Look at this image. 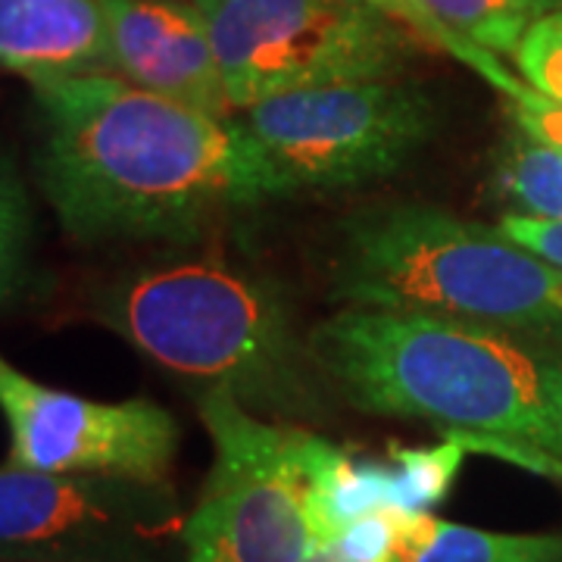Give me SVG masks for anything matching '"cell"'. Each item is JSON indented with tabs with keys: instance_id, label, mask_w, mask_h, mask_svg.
Masks as SVG:
<instances>
[{
	"instance_id": "cell-15",
	"label": "cell",
	"mask_w": 562,
	"mask_h": 562,
	"mask_svg": "<svg viewBox=\"0 0 562 562\" xmlns=\"http://www.w3.org/2000/svg\"><path fill=\"white\" fill-rule=\"evenodd\" d=\"M465 63L482 72L484 79L491 81L494 88H501L503 98L509 101V116L513 122L525 128L531 138L543 140L547 147L560 150L562 154V106L550 98H543L541 91H535L525 79H516L513 72H506L501 63H497V54H487L482 47L469 50Z\"/></svg>"
},
{
	"instance_id": "cell-6",
	"label": "cell",
	"mask_w": 562,
	"mask_h": 562,
	"mask_svg": "<svg viewBox=\"0 0 562 562\" xmlns=\"http://www.w3.org/2000/svg\"><path fill=\"white\" fill-rule=\"evenodd\" d=\"M210 25L228 98H266L401 76L409 35L394 0H194Z\"/></svg>"
},
{
	"instance_id": "cell-20",
	"label": "cell",
	"mask_w": 562,
	"mask_h": 562,
	"mask_svg": "<svg viewBox=\"0 0 562 562\" xmlns=\"http://www.w3.org/2000/svg\"><path fill=\"white\" fill-rule=\"evenodd\" d=\"M303 562H362L357 560V557H350L347 550H344L341 543L335 541V543H328V547H319L313 557H306Z\"/></svg>"
},
{
	"instance_id": "cell-10",
	"label": "cell",
	"mask_w": 562,
	"mask_h": 562,
	"mask_svg": "<svg viewBox=\"0 0 562 562\" xmlns=\"http://www.w3.org/2000/svg\"><path fill=\"white\" fill-rule=\"evenodd\" d=\"M110 72L160 98L235 120L210 25L194 0H103Z\"/></svg>"
},
{
	"instance_id": "cell-17",
	"label": "cell",
	"mask_w": 562,
	"mask_h": 562,
	"mask_svg": "<svg viewBox=\"0 0 562 562\" xmlns=\"http://www.w3.org/2000/svg\"><path fill=\"white\" fill-rule=\"evenodd\" d=\"M513 63L535 91L562 106V10L541 13L513 50Z\"/></svg>"
},
{
	"instance_id": "cell-7",
	"label": "cell",
	"mask_w": 562,
	"mask_h": 562,
	"mask_svg": "<svg viewBox=\"0 0 562 562\" xmlns=\"http://www.w3.org/2000/svg\"><path fill=\"white\" fill-rule=\"evenodd\" d=\"M284 191H338L397 172L438 125L435 101L397 76L266 98L238 113Z\"/></svg>"
},
{
	"instance_id": "cell-19",
	"label": "cell",
	"mask_w": 562,
	"mask_h": 562,
	"mask_svg": "<svg viewBox=\"0 0 562 562\" xmlns=\"http://www.w3.org/2000/svg\"><path fill=\"white\" fill-rule=\"evenodd\" d=\"M501 232L506 238L531 250L538 260L553 266L562 272V220H541V216H522V213H506L501 222Z\"/></svg>"
},
{
	"instance_id": "cell-16",
	"label": "cell",
	"mask_w": 562,
	"mask_h": 562,
	"mask_svg": "<svg viewBox=\"0 0 562 562\" xmlns=\"http://www.w3.org/2000/svg\"><path fill=\"white\" fill-rule=\"evenodd\" d=\"M32 244V206L20 176L0 157V306L20 288Z\"/></svg>"
},
{
	"instance_id": "cell-1",
	"label": "cell",
	"mask_w": 562,
	"mask_h": 562,
	"mask_svg": "<svg viewBox=\"0 0 562 562\" xmlns=\"http://www.w3.org/2000/svg\"><path fill=\"white\" fill-rule=\"evenodd\" d=\"M35 176L76 241H194L228 213L288 194L238 116H210L113 72L35 85Z\"/></svg>"
},
{
	"instance_id": "cell-18",
	"label": "cell",
	"mask_w": 562,
	"mask_h": 562,
	"mask_svg": "<svg viewBox=\"0 0 562 562\" xmlns=\"http://www.w3.org/2000/svg\"><path fill=\"white\" fill-rule=\"evenodd\" d=\"M403 472L397 475L401 497L406 509H425L447 491L460 465V450L443 447L435 453H403Z\"/></svg>"
},
{
	"instance_id": "cell-2",
	"label": "cell",
	"mask_w": 562,
	"mask_h": 562,
	"mask_svg": "<svg viewBox=\"0 0 562 562\" xmlns=\"http://www.w3.org/2000/svg\"><path fill=\"white\" fill-rule=\"evenodd\" d=\"M322 379L372 416L431 422L562 482V353L475 322L347 306L310 331Z\"/></svg>"
},
{
	"instance_id": "cell-5",
	"label": "cell",
	"mask_w": 562,
	"mask_h": 562,
	"mask_svg": "<svg viewBox=\"0 0 562 562\" xmlns=\"http://www.w3.org/2000/svg\"><path fill=\"white\" fill-rule=\"evenodd\" d=\"M198 409L216 462L181 525L188 562H303L338 541L328 494L347 453L301 425L260 419L228 391H201Z\"/></svg>"
},
{
	"instance_id": "cell-11",
	"label": "cell",
	"mask_w": 562,
	"mask_h": 562,
	"mask_svg": "<svg viewBox=\"0 0 562 562\" xmlns=\"http://www.w3.org/2000/svg\"><path fill=\"white\" fill-rule=\"evenodd\" d=\"M0 66L25 81L110 72L103 0H0Z\"/></svg>"
},
{
	"instance_id": "cell-3",
	"label": "cell",
	"mask_w": 562,
	"mask_h": 562,
	"mask_svg": "<svg viewBox=\"0 0 562 562\" xmlns=\"http://www.w3.org/2000/svg\"><path fill=\"white\" fill-rule=\"evenodd\" d=\"M94 313L150 362L254 413L306 416L319 366L281 294L222 262H176L106 284Z\"/></svg>"
},
{
	"instance_id": "cell-9",
	"label": "cell",
	"mask_w": 562,
	"mask_h": 562,
	"mask_svg": "<svg viewBox=\"0 0 562 562\" xmlns=\"http://www.w3.org/2000/svg\"><path fill=\"white\" fill-rule=\"evenodd\" d=\"M176 528L169 484L0 465V562H116Z\"/></svg>"
},
{
	"instance_id": "cell-13",
	"label": "cell",
	"mask_w": 562,
	"mask_h": 562,
	"mask_svg": "<svg viewBox=\"0 0 562 562\" xmlns=\"http://www.w3.org/2000/svg\"><path fill=\"white\" fill-rule=\"evenodd\" d=\"M397 13L443 47L475 44L487 54H509L541 16V0H394Z\"/></svg>"
},
{
	"instance_id": "cell-8",
	"label": "cell",
	"mask_w": 562,
	"mask_h": 562,
	"mask_svg": "<svg viewBox=\"0 0 562 562\" xmlns=\"http://www.w3.org/2000/svg\"><path fill=\"white\" fill-rule=\"evenodd\" d=\"M0 416L10 431L3 465L54 475H110L169 484L181 428L154 401H88L35 382L0 353Z\"/></svg>"
},
{
	"instance_id": "cell-4",
	"label": "cell",
	"mask_w": 562,
	"mask_h": 562,
	"mask_svg": "<svg viewBox=\"0 0 562 562\" xmlns=\"http://www.w3.org/2000/svg\"><path fill=\"white\" fill-rule=\"evenodd\" d=\"M331 284L335 297L360 310L562 338V272L506 238L501 225L428 203L353 213L338 238Z\"/></svg>"
},
{
	"instance_id": "cell-12",
	"label": "cell",
	"mask_w": 562,
	"mask_h": 562,
	"mask_svg": "<svg viewBox=\"0 0 562 562\" xmlns=\"http://www.w3.org/2000/svg\"><path fill=\"white\" fill-rule=\"evenodd\" d=\"M391 562H562V531L506 535L443 522L425 509L391 506Z\"/></svg>"
},
{
	"instance_id": "cell-14",
	"label": "cell",
	"mask_w": 562,
	"mask_h": 562,
	"mask_svg": "<svg viewBox=\"0 0 562 562\" xmlns=\"http://www.w3.org/2000/svg\"><path fill=\"white\" fill-rule=\"evenodd\" d=\"M497 188L513 213L562 220V154L516 125L503 140Z\"/></svg>"
}]
</instances>
